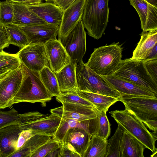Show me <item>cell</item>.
I'll return each instance as SVG.
<instances>
[{"instance_id": "5bb4252c", "label": "cell", "mask_w": 157, "mask_h": 157, "mask_svg": "<svg viewBox=\"0 0 157 157\" xmlns=\"http://www.w3.org/2000/svg\"><path fill=\"white\" fill-rule=\"evenodd\" d=\"M86 0H76L63 10L58 33V40L65 38L82 18Z\"/></svg>"}, {"instance_id": "e575fe53", "label": "cell", "mask_w": 157, "mask_h": 157, "mask_svg": "<svg viewBox=\"0 0 157 157\" xmlns=\"http://www.w3.org/2000/svg\"><path fill=\"white\" fill-rule=\"evenodd\" d=\"M13 16V10L11 2L0 1V24L4 25L11 24Z\"/></svg>"}, {"instance_id": "ffe728a7", "label": "cell", "mask_w": 157, "mask_h": 157, "mask_svg": "<svg viewBox=\"0 0 157 157\" xmlns=\"http://www.w3.org/2000/svg\"><path fill=\"white\" fill-rule=\"evenodd\" d=\"M59 117L51 113L46 117L32 121L21 128L23 130H31L36 134L53 137L61 121Z\"/></svg>"}, {"instance_id": "ac0fdd59", "label": "cell", "mask_w": 157, "mask_h": 157, "mask_svg": "<svg viewBox=\"0 0 157 157\" xmlns=\"http://www.w3.org/2000/svg\"><path fill=\"white\" fill-rule=\"evenodd\" d=\"M22 130L19 123L0 130V157H10L16 151L17 142Z\"/></svg>"}, {"instance_id": "3957f363", "label": "cell", "mask_w": 157, "mask_h": 157, "mask_svg": "<svg viewBox=\"0 0 157 157\" xmlns=\"http://www.w3.org/2000/svg\"><path fill=\"white\" fill-rule=\"evenodd\" d=\"M122 48L118 43L94 49L86 65L101 76L112 75L119 67L122 60Z\"/></svg>"}, {"instance_id": "44dd1931", "label": "cell", "mask_w": 157, "mask_h": 157, "mask_svg": "<svg viewBox=\"0 0 157 157\" xmlns=\"http://www.w3.org/2000/svg\"><path fill=\"white\" fill-rule=\"evenodd\" d=\"M11 2L13 10L11 24L26 25L48 24L30 10L27 5L13 2Z\"/></svg>"}, {"instance_id": "8fae6325", "label": "cell", "mask_w": 157, "mask_h": 157, "mask_svg": "<svg viewBox=\"0 0 157 157\" xmlns=\"http://www.w3.org/2000/svg\"><path fill=\"white\" fill-rule=\"evenodd\" d=\"M62 104V106L51 109L50 112L63 120L83 121L95 118L101 113L94 106L69 103Z\"/></svg>"}, {"instance_id": "ee69618b", "label": "cell", "mask_w": 157, "mask_h": 157, "mask_svg": "<svg viewBox=\"0 0 157 157\" xmlns=\"http://www.w3.org/2000/svg\"><path fill=\"white\" fill-rule=\"evenodd\" d=\"M62 149V145L60 144L59 147L51 151L45 157H60Z\"/></svg>"}, {"instance_id": "484cf974", "label": "cell", "mask_w": 157, "mask_h": 157, "mask_svg": "<svg viewBox=\"0 0 157 157\" xmlns=\"http://www.w3.org/2000/svg\"><path fill=\"white\" fill-rule=\"evenodd\" d=\"M76 91L80 96L92 104L100 112H107L110 106L119 101L118 98L109 96L82 91L78 89Z\"/></svg>"}, {"instance_id": "1f68e13d", "label": "cell", "mask_w": 157, "mask_h": 157, "mask_svg": "<svg viewBox=\"0 0 157 157\" xmlns=\"http://www.w3.org/2000/svg\"><path fill=\"white\" fill-rule=\"evenodd\" d=\"M76 91L60 92V94L56 96V100L61 103H75L95 107L91 103L80 96Z\"/></svg>"}, {"instance_id": "f907efd6", "label": "cell", "mask_w": 157, "mask_h": 157, "mask_svg": "<svg viewBox=\"0 0 157 157\" xmlns=\"http://www.w3.org/2000/svg\"><path fill=\"white\" fill-rule=\"evenodd\" d=\"M44 1H45L46 2H50L53 1H54L55 0H44Z\"/></svg>"}, {"instance_id": "d6986e66", "label": "cell", "mask_w": 157, "mask_h": 157, "mask_svg": "<svg viewBox=\"0 0 157 157\" xmlns=\"http://www.w3.org/2000/svg\"><path fill=\"white\" fill-rule=\"evenodd\" d=\"M91 136L83 129L71 128L66 133L61 144H64L69 149L82 157Z\"/></svg>"}, {"instance_id": "8992f818", "label": "cell", "mask_w": 157, "mask_h": 157, "mask_svg": "<svg viewBox=\"0 0 157 157\" xmlns=\"http://www.w3.org/2000/svg\"><path fill=\"white\" fill-rule=\"evenodd\" d=\"M112 75L144 87L157 94V83L148 73L143 60L131 58L122 60L119 67Z\"/></svg>"}, {"instance_id": "7c38bea8", "label": "cell", "mask_w": 157, "mask_h": 157, "mask_svg": "<svg viewBox=\"0 0 157 157\" xmlns=\"http://www.w3.org/2000/svg\"><path fill=\"white\" fill-rule=\"evenodd\" d=\"M16 25L25 34L30 43L44 44L50 40L57 39L59 28V25L48 23Z\"/></svg>"}, {"instance_id": "cb8c5ba5", "label": "cell", "mask_w": 157, "mask_h": 157, "mask_svg": "<svg viewBox=\"0 0 157 157\" xmlns=\"http://www.w3.org/2000/svg\"><path fill=\"white\" fill-rule=\"evenodd\" d=\"M77 64L71 61L55 73L60 92L78 90L76 68Z\"/></svg>"}, {"instance_id": "74e56055", "label": "cell", "mask_w": 157, "mask_h": 157, "mask_svg": "<svg viewBox=\"0 0 157 157\" xmlns=\"http://www.w3.org/2000/svg\"><path fill=\"white\" fill-rule=\"evenodd\" d=\"M143 61L148 73L157 83V58L143 60Z\"/></svg>"}, {"instance_id": "681fc988", "label": "cell", "mask_w": 157, "mask_h": 157, "mask_svg": "<svg viewBox=\"0 0 157 157\" xmlns=\"http://www.w3.org/2000/svg\"><path fill=\"white\" fill-rule=\"evenodd\" d=\"M157 151L156 150L154 152H153V154L151 156L152 157H157Z\"/></svg>"}, {"instance_id": "b9f144b4", "label": "cell", "mask_w": 157, "mask_h": 157, "mask_svg": "<svg viewBox=\"0 0 157 157\" xmlns=\"http://www.w3.org/2000/svg\"><path fill=\"white\" fill-rule=\"evenodd\" d=\"M61 144L62 149L60 157H81L79 154L69 149L64 144Z\"/></svg>"}, {"instance_id": "d590c367", "label": "cell", "mask_w": 157, "mask_h": 157, "mask_svg": "<svg viewBox=\"0 0 157 157\" xmlns=\"http://www.w3.org/2000/svg\"><path fill=\"white\" fill-rule=\"evenodd\" d=\"M106 113L102 111L98 116V128L96 135L103 139L107 140L110 133L111 128Z\"/></svg>"}, {"instance_id": "d4e9b609", "label": "cell", "mask_w": 157, "mask_h": 157, "mask_svg": "<svg viewBox=\"0 0 157 157\" xmlns=\"http://www.w3.org/2000/svg\"><path fill=\"white\" fill-rule=\"evenodd\" d=\"M145 148L138 140L123 130L121 143V157H144Z\"/></svg>"}, {"instance_id": "30bf717a", "label": "cell", "mask_w": 157, "mask_h": 157, "mask_svg": "<svg viewBox=\"0 0 157 157\" xmlns=\"http://www.w3.org/2000/svg\"><path fill=\"white\" fill-rule=\"evenodd\" d=\"M16 54L21 63L32 70L39 72L47 66L44 44L29 43Z\"/></svg>"}, {"instance_id": "ba28073f", "label": "cell", "mask_w": 157, "mask_h": 157, "mask_svg": "<svg viewBox=\"0 0 157 157\" xmlns=\"http://www.w3.org/2000/svg\"><path fill=\"white\" fill-rule=\"evenodd\" d=\"M86 35L82 18L68 34L60 40L71 61L74 64H77L82 60L85 53Z\"/></svg>"}, {"instance_id": "83f0119b", "label": "cell", "mask_w": 157, "mask_h": 157, "mask_svg": "<svg viewBox=\"0 0 157 157\" xmlns=\"http://www.w3.org/2000/svg\"><path fill=\"white\" fill-rule=\"evenodd\" d=\"M107 144V140L92 136L82 157H106Z\"/></svg>"}, {"instance_id": "52a82bcc", "label": "cell", "mask_w": 157, "mask_h": 157, "mask_svg": "<svg viewBox=\"0 0 157 157\" xmlns=\"http://www.w3.org/2000/svg\"><path fill=\"white\" fill-rule=\"evenodd\" d=\"M118 99L124 104L125 109L132 113L143 123L157 121V98L121 95Z\"/></svg>"}, {"instance_id": "bcb514c9", "label": "cell", "mask_w": 157, "mask_h": 157, "mask_svg": "<svg viewBox=\"0 0 157 157\" xmlns=\"http://www.w3.org/2000/svg\"><path fill=\"white\" fill-rule=\"evenodd\" d=\"M157 44H156L144 60L157 58Z\"/></svg>"}, {"instance_id": "4dcf8cb0", "label": "cell", "mask_w": 157, "mask_h": 157, "mask_svg": "<svg viewBox=\"0 0 157 157\" xmlns=\"http://www.w3.org/2000/svg\"><path fill=\"white\" fill-rule=\"evenodd\" d=\"M111 138L107 140L106 157H121V143L123 130L118 124Z\"/></svg>"}, {"instance_id": "7402d4cb", "label": "cell", "mask_w": 157, "mask_h": 157, "mask_svg": "<svg viewBox=\"0 0 157 157\" xmlns=\"http://www.w3.org/2000/svg\"><path fill=\"white\" fill-rule=\"evenodd\" d=\"M27 6L48 23L60 25L63 11L55 4L46 2Z\"/></svg>"}, {"instance_id": "7bdbcfd3", "label": "cell", "mask_w": 157, "mask_h": 157, "mask_svg": "<svg viewBox=\"0 0 157 157\" xmlns=\"http://www.w3.org/2000/svg\"><path fill=\"white\" fill-rule=\"evenodd\" d=\"M21 3L26 5H34L43 2V0H6Z\"/></svg>"}, {"instance_id": "4fadbf2b", "label": "cell", "mask_w": 157, "mask_h": 157, "mask_svg": "<svg viewBox=\"0 0 157 157\" xmlns=\"http://www.w3.org/2000/svg\"><path fill=\"white\" fill-rule=\"evenodd\" d=\"M44 46L47 66L55 73L59 72L71 61L63 46L58 40H50Z\"/></svg>"}, {"instance_id": "603a6c76", "label": "cell", "mask_w": 157, "mask_h": 157, "mask_svg": "<svg viewBox=\"0 0 157 157\" xmlns=\"http://www.w3.org/2000/svg\"><path fill=\"white\" fill-rule=\"evenodd\" d=\"M157 44V29L142 32L141 38L133 52L131 59L144 60L155 45Z\"/></svg>"}, {"instance_id": "2e32d148", "label": "cell", "mask_w": 157, "mask_h": 157, "mask_svg": "<svg viewBox=\"0 0 157 157\" xmlns=\"http://www.w3.org/2000/svg\"><path fill=\"white\" fill-rule=\"evenodd\" d=\"M121 95H132L157 98V94L149 90L112 75L101 76Z\"/></svg>"}, {"instance_id": "f1b7e54d", "label": "cell", "mask_w": 157, "mask_h": 157, "mask_svg": "<svg viewBox=\"0 0 157 157\" xmlns=\"http://www.w3.org/2000/svg\"><path fill=\"white\" fill-rule=\"evenodd\" d=\"M39 73L43 83L52 97L58 95L60 91L55 73L46 66Z\"/></svg>"}, {"instance_id": "e0dca14e", "label": "cell", "mask_w": 157, "mask_h": 157, "mask_svg": "<svg viewBox=\"0 0 157 157\" xmlns=\"http://www.w3.org/2000/svg\"><path fill=\"white\" fill-rule=\"evenodd\" d=\"M74 128L83 129L91 136L96 135L98 128V117L95 118L81 121L74 119H62L52 137L61 144L67 131Z\"/></svg>"}, {"instance_id": "60d3db41", "label": "cell", "mask_w": 157, "mask_h": 157, "mask_svg": "<svg viewBox=\"0 0 157 157\" xmlns=\"http://www.w3.org/2000/svg\"><path fill=\"white\" fill-rule=\"evenodd\" d=\"M76 0H55L52 3L61 8L63 11L71 5Z\"/></svg>"}, {"instance_id": "ab89813d", "label": "cell", "mask_w": 157, "mask_h": 157, "mask_svg": "<svg viewBox=\"0 0 157 157\" xmlns=\"http://www.w3.org/2000/svg\"><path fill=\"white\" fill-rule=\"evenodd\" d=\"M10 44L9 40L4 27V25L0 24V52Z\"/></svg>"}, {"instance_id": "836d02e7", "label": "cell", "mask_w": 157, "mask_h": 157, "mask_svg": "<svg viewBox=\"0 0 157 157\" xmlns=\"http://www.w3.org/2000/svg\"><path fill=\"white\" fill-rule=\"evenodd\" d=\"M20 119L18 111L14 109L8 111L0 110V130L10 125L18 124Z\"/></svg>"}, {"instance_id": "9c48e42d", "label": "cell", "mask_w": 157, "mask_h": 157, "mask_svg": "<svg viewBox=\"0 0 157 157\" xmlns=\"http://www.w3.org/2000/svg\"><path fill=\"white\" fill-rule=\"evenodd\" d=\"M22 73L20 66L0 78V109L10 107L21 85Z\"/></svg>"}, {"instance_id": "f546056e", "label": "cell", "mask_w": 157, "mask_h": 157, "mask_svg": "<svg viewBox=\"0 0 157 157\" xmlns=\"http://www.w3.org/2000/svg\"><path fill=\"white\" fill-rule=\"evenodd\" d=\"M4 27L10 44L21 48L30 43L26 35L17 25L10 24Z\"/></svg>"}, {"instance_id": "d6a6232c", "label": "cell", "mask_w": 157, "mask_h": 157, "mask_svg": "<svg viewBox=\"0 0 157 157\" xmlns=\"http://www.w3.org/2000/svg\"><path fill=\"white\" fill-rule=\"evenodd\" d=\"M21 64L16 54L3 51L0 52V71L12 70L20 67Z\"/></svg>"}, {"instance_id": "7a4b0ae2", "label": "cell", "mask_w": 157, "mask_h": 157, "mask_svg": "<svg viewBox=\"0 0 157 157\" xmlns=\"http://www.w3.org/2000/svg\"><path fill=\"white\" fill-rule=\"evenodd\" d=\"M109 0H86L82 20L89 35L98 39L105 34L109 20Z\"/></svg>"}, {"instance_id": "4316f807", "label": "cell", "mask_w": 157, "mask_h": 157, "mask_svg": "<svg viewBox=\"0 0 157 157\" xmlns=\"http://www.w3.org/2000/svg\"><path fill=\"white\" fill-rule=\"evenodd\" d=\"M52 137L36 134L29 139L18 150L10 157H30L40 147L49 140Z\"/></svg>"}, {"instance_id": "5b68a950", "label": "cell", "mask_w": 157, "mask_h": 157, "mask_svg": "<svg viewBox=\"0 0 157 157\" xmlns=\"http://www.w3.org/2000/svg\"><path fill=\"white\" fill-rule=\"evenodd\" d=\"M76 74L78 89L119 98L121 94L101 76L97 74L83 62L76 65Z\"/></svg>"}, {"instance_id": "7dc6e473", "label": "cell", "mask_w": 157, "mask_h": 157, "mask_svg": "<svg viewBox=\"0 0 157 157\" xmlns=\"http://www.w3.org/2000/svg\"><path fill=\"white\" fill-rule=\"evenodd\" d=\"M147 2L151 4V5L155 6H157V0H145Z\"/></svg>"}, {"instance_id": "8d00e7d4", "label": "cell", "mask_w": 157, "mask_h": 157, "mask_svg": "<svg viewBox=\"0 0 157 157\" xmlns=\"http://www.w3.org/2000/svg\"><path fill=\"white\" fill-rule=\"evenodd\" d=\"M60 144L59 141L52 137L48 142L38 147L30 157H45L52 150L59 147Z\"/></svg>"}, {"instance_id": "f35d334b", "label": "cell", "mask_w": 157, "mask_h": 157, "mask_svg": "<svg viewBox=\"0 0 157 157\" xmlns=\"http://www.w3.org/2000/svg\"><path fill=\"white\" fill-rule=\"evenodd\" d=\"M36 134L31 130H23L20 133L16 145V151L30 138Z\"/></svg>"}, {"instance_id": "9a60e30c", "label": "cell", "mask_w": 157, "mask_h": 157, "mask_svg": "<svg viewBox=\"0 0 157 157\" xmlns=\"http://www.w3.org/2000/svg\"><path fill=\"white\" fill-rule=\"evenodd\" d=\"M139 16L143 33L157 29V7L145 0H129Z\"/></svg>"}, {"instance_id": "f6af8a7d", "label": "cell", "mask_w": 157, "mask_h": 157, "mask_svg": "<svg viewBox=\"0 0 157 157\" xmlns=\"http://www.w3.org/2000/svg\"><path fill=\"white\" fill-rule=\"evenodd\" d=\"M144 124L149 129L157 132V121H151L144 122Z\"/></svg>"}, {"instance_id": "c3c4849f", "label": "cell", "mask_w": 157, "mask_h": 157, "mask_svg": "<svg viewBox=\"0 0 157 157\" xmlns=\"http://www.w3.org/2000/svg\"><path fill=\"white\" fill-rule=\"evenodd\" d=\"M11 70L0 71V78L5 76Z\"/></svg>"}, {"instance_id": "6da1fadb", "label": "cell", "mask_w": 157, "mask_h": 157, "mask_svg": "<svg viewBox=\"0 0 157 157\" xmlns=\"http://www.w3.org/2000/svg\"><path fill=\"white\" fill-rule=\"evenodd\" d=\"M22 79L20 87L13 100V104L26 102H39L43 106L52 97L43 83L39 72L32 70L21 63Z\"/></svg>"}, {"instance_id": "277c9868", "label": "cell", "mask_w": 157, "mask_h": 157, "mask_svg": "<svg viewBox=\"0 0 157 157\" xmlns=\"http://www.w3.org/2000/svg\"><path fill=\"white\" fill-rule=\"evenodd\" d=\"M118 124L131 134L153 153L157 150L155 144L157 132H150L140 120L130 111L115 110L109 112Z\"/></svg>"}]
</instances>
